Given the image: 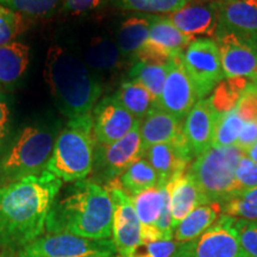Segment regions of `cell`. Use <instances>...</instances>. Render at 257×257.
I'll return each mask as SVG.
<instances>
[{
	"mask_svg": "<svg viewBox=\"0 0 257 257\" xmlns=\"http://www.w3.org/2000/svg\"><path fill=\"white\" fill-rule=\"evenodd\" d=\"M214 2L218 9L217 36L233 34L257 44V0Z\"/></svg>",
	"mask_w": 257,
	"mask_h": 257,
	"instance_id": "2e32d148",
	"label": "cell"
},
{
	"mask_svg": "<svg viewBox=\"0 0 257 257\" xmlns=\"http://www.w3.org/2000/svg\"><path fill=\"white\" fill-rule=\"evenodd\" d=\"M221 204L202 205L187 214L175 229V242L186 243L198 238L219 218Z\"/></svg>",
	"mask_w": 257,
	"mask_h": 257,
	"instance_id": "603a6c76",
	"label": "cell"
},
{
	"mask_svg": "<svg viewBox=\"0 0 257 257\" xmlns=\"http://www.w3.org/2000/svg\"><path fill=\"white\" fill-rule=\"evenodd\" d=\"M166 187L169 195V208L174 229L194 208L206 205L188 172L173 179Z\"/></svg>",
	"mask_w": 257,
	"mask_h": 257,
	"instance_id": "44dd1931",
	"label": "cell"
},
{
	"mask_svg": "<svg viewBox=\"0 0 257 257\" xmlns=\"http://www.w3.org/2000/svg\"><path fill=\"white\" fill-rule=\"evenodd\" d=\"M30 63V48L22 42L0 47V86L12 87L25 75Z\"/></svg>",
	"mask_w": 257,
	"mask_h": 257,
	"instance_id": "7402d4cb",
	"label": "cell"
},
{
	"mask_svg": "<svg viewBox=\"0 0 257 257\" xmlns=\"http://www.w3.org/2000/svg\"><path fill=\"white\" fill-rule=\"evenodd\" d=\"M181 62L191 78L199 100L213 91L224 76L219 48L211 38H198L186 48Z\"/></svg>",
	"mask_w": 257,
	"mask_h": 257,
	"instance_id": "ba28073f",
	"label": "cell"
},
{
	"mask_svg": "<svg viewBox=\"0 0 257 257\" xmlns=\"http://www.w3.org/2000/svg\"><path fill=\"white\" fill-rule=\"evenodd\" d=\"M25 29L21 14L0 4V47L14 42Z\"/></svg>",
	"mask_w": 257,
	"mask_h": 257,
	"instance_id": "e575fe53",
	"label": "cell"
},
{
	"mask_svg": "<svg viewBox=\"0 0 257 257\" xmlns=\"http://www.w3.org/2000/svg\"><path fill=\"white\" fill-rule=\"evenodd\" d=\"M182 120L156 106L140 121V134L144 153L148 148L161 143L173 142L182 135Z\"/></svg>",
	"mask_w": 257,
	"mask_h": 257,
	"instance_id": "ffe728a7",
	"label": "cell"
},
{
	"mask_svg": "<svg viewBox=\"0 0 257 257\" xmlns=\"http://www.w3.org/2000/svg\"><path fill=\"white\" fill-rule=\"evenodd\" d=\"M113 202L112 236L118 257H128L141 243V221L135 210L133 199L115 179L105 185Z\"/></svg>",
	"mask_w": 257,
	"mask_h": 257,
	"instance_id": "30bf717a",
	"label": "cell"
},
{
	"mask_svg": "<svg viewBox=\"0 0 257 257\" xmlns=\"http://www.w3.org/2000/svg\"><path fill=\"white\" fill-rule=\"evenodd\" d=\"M236 108L244 121L257 119V83L251 82Z\"/></svg>",
	"mask_w": 257,
	"mask_h": 257,
	"instance_id": "f35d334b",
	"label": "cell"
},
{
	"mask_svg": "<svg viewBox=\"0 0 257 257\" xmlns=\"http://www.w3.org/2000/svg\"><path fill=\"white\" fill-rule=\"evenodd\" d=\"M240 250L250 257H257V220L236 219L234 223Z\"/></svg>",
	"mask_w": 257,
	"mask_h": 257,
	"instance_id": "8d00e7d4",
	"label": "cell"
},
{
	"mask_svg": "<svg viewBox=\"0 0 257 257\" xmlns=\"http://www.w3.org/2000/svg\"><path fill=\"white\" fill-rule=\"evenodd\" d=\"M95 144L92 113L68 120L57 135L47 170L69 184L87 179L94 165Z\"/></svg>",
	"mask_w": 257,
	"mask_h": 257,
	"instance_id": "277c9868",
	"label": "cell"
},
{
	"mask_svg": "<svg viewBox=\"0 0 257 257\" xmlns=\"http://www.w3.org/2000/svg\"><path fill=\"white\" fill-rule=\"evenodd\" d=\"M252 82H253V81H252ZM255 83H257V82H255Z\"/></svg>",
	"mask_w": 257,
	"mask_h": 257,
	"instance_id": "681fc988",
	"label": "cell"
},
{
	"mask_svg": "<svg viewBox=\"0 0 257 257\" xmlns=\"http://www.w3.org/2000/svg\"><path fill=\"white\" fill-rule=\"evenodd\" d=\"M0 89H2V86H0Z\"/></svg>",
	"mask_w": 257,
	"mask_h": 257,
	"instance_id": "7dc6e473",
	"label": "cell"
},
{
	"mask_svg": "<svg viewBox=\"0 0 257 257\" xmlns=\"http://www.w3.org/2000/svg\"><path fill=\"white\" fill-rule=\"evenodd\" d=\"M143 156L144 150L138 123L130 134L118 142L110 146L95 144L94 165L92 170L95 175V182H105L106 185L113 181Z\"/></svg>",
	"mask_w": 257,
	"mask_h": 257,
	"instance_id": "9c48e42d",
	"label": "cell"
},
{
	"mask_svg": "<svg viewBox=\"0 0 257 257\" xmlns=\"http://www.w3.org/2000/svg\"><path fill=\"white\" fill-rule=\"evenodd\" d=\"M181 56L173 61L172 68L163 86L159 106L184 121L199 98L191 78L182 66Z\"/></svg>",
	"mask_w": 257,
	"mask_h": 257,
	"instance_id": "5bb4252c",
	"label": "cell"
},
{
	"mask_svg": "<svg viewBox=\"0 0 257 257\" xmlns=\"http://www.w3.org/2000/svg\"><path fill=\"white\" fill-rule=\"evenodd\" d=\"M236 218L221 214L198 238L180 243L188 257H237L240 245L237 234Z\"/></svg>",
	"mask_w": 257,
	"mask_h": 257,
	"instance_id": "7c38bea8",
	"label": "cell"
},
{
	"mask_svg": "<svg viewBox=\"0 0 257 257\" xmlns=\"http://www.w3.org/2000/svg\"><path fill=\"white\" fill-rule=\"evenodd\" d=\"M168 191L167 187L156 186L150 189H147L133 199L135 210L137 217L141 221V227H154L156 221L159 220L161 212L165 206Z\"/></svg>",
	"mask_w": 257,
	"mask_h": 257,
	"instance_id": "484cf974",
	"label": "cell"
},
{
	"mask_svg": "<svg viewBox=\"0 0 257 257\" xmlns=\"http://www.w3.org/2000/svg\"><path fill=\"white\" fill-rule=\"evenodd\" d=\"M113 202L107 189L93 180L61 188L48 214V233H69L92 239H111Z\"/></svg>",
	"mask_w": 257,
	"mask_h": 257,
	"instance_id": "7a4b0ae2",
	"label": "cell"
},
{
	"mask_svg": "<svg viewBox=\"0 0 257 257\" xmlns=\"http://www.w3.org/2000/svg\"><path fill=\"white\" fill-rule=\"evenodd\" d=\"M119 8L150 15H169L188 4L187 0H113Z\"/></svg>",
	"mask_w": 257,
	"mask_h": 257,
	"instance_id": "1f68e13d",
	"label": "cell"
},
{
	"mask_svg": "<svg viewBox=\"0 0 257 257\" xmlns=\"http://www.w3.org/2000/svg\"><path fill=\"white\" fill-rule=\"evenodd\" d=\"M244 155H246L250 160H252L253 162L257 163V142L252 144L251 147H249L246 150H244Z\"/></svg>",
	"mask_w": 257,
	"mask_h": 257,
	"instance_id": "7bdbcfd3",
	"label": "cell"
},
{
	"mask_svg": "<svg viewBox=\"0 0 257 257\" xmlns=\"http://www.w3.org/2000/svg\"><path fill=\"white\" fill-rule=\"evenodd\" d=\"M188 3H208L213 2V0H187Z\"/></svg>",
	"mask_w": 257,
	"mask_h": 257,
	"instance_id": "f6af8a7d",
	"label": "cell"
},
{
	"mask_svg": "<svg viewBox=\"0 0 257 257\" xmlns=\"http://www.w3.org/2000/svg\"><path fill=\"white\" fill-rule=\"evenodd\" d=\"M172 257H188V256L184 252V250L181 249V245L179 244L178 249H176V251L174 252V255H173Z\"/></svg>",
	"mask_w": 257,
	"mask_h": 257,
	"instance_id": "ee69618b",
	"label": "cell"
},
{
	"mask_svg": "<svg viewBox=\"0 0 257 257\" xmlns=\"http://www.w3.org/2000/svg\"><path fill=\"white\" fill-rule=\"evenodd\" d=\"M117 180L131 198L159 185L156 172L144 157L134 162Z\"/></svg>",
	"mask_w": 257,
	"mask_h": 257,
	"instance_id": "4316f807",
	"label": "cell"
},
{
	"mask_svg": "<svg viewBox=\"0 0 257 257\" xmlns=\"http://www.w3.org/2000/svg\"><path fill=\"white\" fill-rule=\"evenodd\" d=\"M143 157L156 172L159 178L157 186L165 187L173 179L187 172L193 154L182 134L173 142L148 148Z\"/></svg>",
	"mask_w": 257,
	"mask_h": 257,
	"instance_id": "9a60e30c",
	"label": "cell"
},
{
	"mask_svg": "<svg viewBox=\"0 0 257 257\" xmlns=\"http://www.w3.org/2000/svg\"><path fill=\"white\" fill-rule=\"evenodd\" d=\"M121 57L117 43L102 37L93 38L85 53L86 64L95 70L113 69Z\"/></svg>",
	"mask_w": 257,
	"mask_h": 257,
	"instance_id": "f1b7e54d",
	"label": "cell"
},
{
	"mask_svg": "<svg viewBox=\"0 0 257 257\" xmlns=\"http://www.w3.org/2000/svg\"><path fill=\"white\" fill-rule=\"evenodd\" d=\"M237 257H250V256H248V255H246V253H245V252H243V251H242V250H240L239 255H238V256H237Z\"/></svg>",
	"mask_w": 257,
	"mask_h": 257,
	"instance_id": "bcb514c9",
	"label": "cell"
},
{
	"mask_svg": "<svg viewBox=\"0 0 257 257\" xmlns=\"http://www.w3.org/2000/svg\"><path fill=\"white\" fill-rule=\"evenodd\" d=\"M10 124H11V111L4 99H0V154L8 138Z\"/></svg>",
	"mask_w": 257,
	"mask_h": 257,
	"instance_id": "b9f144b4",
	"label": "cell"
},
{
	"mask_svg": "<svg viewBox=\"0 0 257 257\" xmlns=\"http://www.w3.org/2000/svg\"><path fill=\"white\" fill-rule=\"evenodd\" d=\"M63 181L48 170L0 187V246L19 251L43 234Z\"/></svg>",
	"mask_w": 257,
	"mask_h": 257,
	"instance_id": "6da1fadb",
	"label": "cell"
},
{
	"mask_svg": "<svg viewBox=\"0 0 257 257\" xmlns=\"http://www.w3.org/2000/svg\"><path fill=\"white\" fill-rule=\"evenodd\" d=\"M18 257H118L112 239L48 233L17 251Z\"/></svg>",
	"mask_w": 257,
	"mask_h": 257,
	"instance_id": "52a82bcc",
	"label": "cell"
},
{
	"mask_svg": "<svg viewBox=\"0 0 257 257\" xmlns=\"http://www.w3.org/2000/svg\"><path fill=\"white\" fill-rule=\"evenodd\" d=\"M5 257H10V256H5Z\"/></svg>",
	"mask_w": 257,
	"mask_h": 257,
	"instance_id": "c3c4849f",
	"label": "cell"
},
{
	"mask_svg": "<svg viewBox=\"0 0 257 257\" xmlns=\"http://www.w3.org/2000/svg\"><path fill=\"white\" fill-rule=\"evenodd\" d=\"M216 42L225 78H251L257 68V44L233 34L219 35Z\"/></svg>",
	"mask_w": 257,
	"mask_h": 257,
	"instance_id": "e0dca14e",
	"label": "cell"
},
{
	"mask_svg": "<svg viewBox=\"0 0 257 257\" xmlns=\"http://www.w3.org/2000/svg\"><path fill=\"white\" fill-rule=\"evenodd\" d=\"M221 212L236 219L257 220V187L221 205Z\"/></svg>",
	"mask_w": 257,
	"mask_h": 257,
	"instance_id": "d6a6232c",
	"label": "cell"
},
{
	"mask_svg": "<svg viewBox=\"0 0 257 257\" xmlns=\"http://www.w3.org/2000/svg\"><path fill=\"white\" fill-rule=\"evenodd\" d=\"M150 31V16L127 18L118 31L117 46L123 57H136L146 46Z\"/></svg>",
	"mask_w": 257,
	"mask_h": 257,
	"instance_id": "d4e9b609",
	"label": "cell"
},
{
	"mask_svg": "<svg viewBox=\"0 0 257 257\" xmlns=\"http://www.w3.org/2000/svg\"><path fill=\"white\" fill-rule=\"evenodd\" d=\"M44 80L61 113L69 120L92 113L101 95V85L83 61L67 48H49Z\"/></svg>",
	"mask_w": 257,
	"mask_h": 257,
	"instance_id": "3957f363",
	"label": "cell"
},
{
	"mask_svg": "<svg viewBox=\"0 0 257 257\" xmlns=\"http://www.w3.org/2000/svg\"><path fill=\"white\" fill-rule=\"evenodd\" d=\"M219 113L208 99H200L193 106L184 120L182 134L193 157H197L212 147Z\"/></svg>",
	"mask_w": 257,
	"mask_h": 257,
	"instance_id": "ac0fdd59",
	"label": "cell"
},
{
	"mask_svg": "<svg viewBox=\"0 0 257 257\" xmlns=\"http://www.w3.org/2000/svg\"><path fill=\"white\" fill-rule=\"evenodd\" d=\"M61 0H0V4L21 15L48 17L53 15Z\"/></svg>",
	"mask_w": 257,
	"mask_h": 257,
	"instance_id": "836d02e7",
	"label": "cell"
},
{
	"mask_svg": "<svg viewBox=\"0 0 257 257\" xmlns=\"http://www.w3.org/2000/svg\"><path fill=\"white\" fill-rule=\"evenodd\" d=\"M243 150L233 147H211L195 157L187 172L205 204H225L234 195V173Z\"/></svg>",
	"mask_w": 257,
	"mask_h": 257,
	"instance_id": "8992f818",
	"label": "cell"
},
{
	"mask_svg": "<svg viewBox=\"0 0 257 257\" xmlns=\"http://www.w3.org/2000/svg\"><path fill=\"white\" fill-rule=\"evenodd\" d=\"M166 18L180 31L187 36H217L218 31V9L216 2L195 3L186 5L166 16Z\"/></svg>",
	"mask_w": 257,
	"mask_h": 257,
	"instance_id": "d6986e66",
	"label": "cell"
},
{
	"mask_svg": "<svg viewBox=\"0 0 257 257\" xmlns=\"http://www.w3.org/2000/svg\"><path fill=\"white\" fill-rule=\"evenodd\" d=\"M257 142V119L245 121L240 131L238 141H237L236 146L239 149L246 150L249 147H251L252 144Z\"/></svg>",
	"mask_w": 257,
	"mask_h": 257,
	"instance_id": "ab89813d",
	"label": "cell"
},
{
	"mask_svg": "<svg viewBox=\"0 0 257 257\" xmlns=\"http://www.w3.org/2000/svg\"><path fill=\"white\" fill-rule=\"evenodd\" d=\"M173 61L170 63H149L143 61H137L128 70V78L133 81H136L144 86L148 91L152 93L156 99L157 104L162 94L163 86H165L167 75L172 68Z\"/></svg>",
	"mask_w": 257,
	"mask_h": 257,
	"instance_id": "83f0119b",
	"label": "cell"
},
{
	"mask_svg": "<svg viewBox=\"0 0 257 257\" xmlns=\"http://www.w3.org/2000/svg\"><path fill=\"white\" fill-rule=\"evenodd\" d=\"M174 240L140 243L128 257H172L179 246Z\"/></svg>",
	"mask_w": 257,
	"mask_h": 257,
	"instance_id": "74e56055",
	"label": "cell"
},
{
	"mask_svg": "<svg viewBox=\"0 0 257 257\" xmlns=\"http://www.w3.org/2000/svg\"><path fill=\"white\" fill-rule=\"evenodd\" d=\"M251 82L252 80L250 78L242 76L226 79V81L219 82L216 91L210 96L212 105L218 113H224L236 107Z\"/></svg>",
	"mask_w": 257,
	"mask_h": 257,
	"instance_id": "f546056e",
	"label": "cell"
},
{
	"mask_svg": "<svg viewBox=\"0 0 257 257\" xmlns=\"http://www.w3.org/2000/svg\"><path fill=\"white\" fill-rule=\"evenodd\" d=\"M193 41L194 38L180 31L166 17L150 16L149 38L136 59L149 63H170L181 56Z\"/></svg>",
	"mask_w": 257,
	"mask_h": 257,
	"instance_id": "8fae6325",
	"label": "cell"
},
{
	"mask_svg": "<svg viewBox=\"0 0 257 257\" xmlns=\"http://www.w3.org/2000/svg\"><path fill=\"white\" fill-rule=\"evenodd\" d=\"M244 123L245 121L242 119L236 107L224 113H219L212 147L224 148L236 146Z\"/></svg>",
	"mask_w": 257,
	"mask_h": 257,
	"instance_id": "4dcf8cb0",
	"label": "cell"
},
{
	"mask_svg": "<svg viewBox=\"0 0 257 257\" xmlns=\"http://www.w3.org/2000/svg\"><path fill=\"white\" fill-rule=\"evenodd\" d=\"M257 187V163L243 155L234 173V197Z\"/></svg>",
	"mask_w": 257,
	"mask_h": 257,
	"instance_id": "d590c367",
	"label": "cell"
},
{
	"mask_svg": "<svg viewBox=\"0 0 257 257\" xmlns=\"http://www.w3.org/2000/svg\"><path fill=\"white\" fill-rule=\"evenodd\" d=\"M102 0H64L63 10L69 14H83L100 6Z\"/></svg>",
	"mask_w": 257,
	"mask_h": 257,
	"instance_id": "60d3db41",
	"label": "cell"
},
{
	"mask_svg": "<svg viewBox=\"0 0 257 257\" xmlns=\"http://www.w3.org/2000/svg\"><path fill=\"white\" fill-rule=\"evenodd\" d=\"M93 135L96 144L110 146L130 134L140 123L114 96H106L92 111Z\"/></svg>",
	"mask_w": 257,
	"mask_h": 257,
	"instance_id": "4fadbf2b",
	"label": "cell"
},
{
	"mask_svg": "<svg viewBox=\"0 0 257 257\" xmlns=\"http://www.w3.org/2000/svg\"><path fill=\"white\" fill-rule=\"evenodd\" d=\"M57 135L44 125H27L0 154V187L47 170Z\"/></svg>",
	"mask_w": 257,
	"mask_h": 257,
	"instance_id": "5b68a950",
	"label": "cell"
},
{
	"mask_svg": "<svg viewBox=\"0 0 257 257\" xmlns=\"http://www.w3.org/2000/svg\"><path fill=\"white\" fill-rule=\"evenodd\" d=\"M114 99L136 119L143 120L154 107L159 106L152 93L136 81H124L113 95Z\"/></svg>",
	"mask_w": 257,
	"mask_h": 257,
	"instance_id": "cb8c5ba5",
	"label": "cell"
}]
</instances>
